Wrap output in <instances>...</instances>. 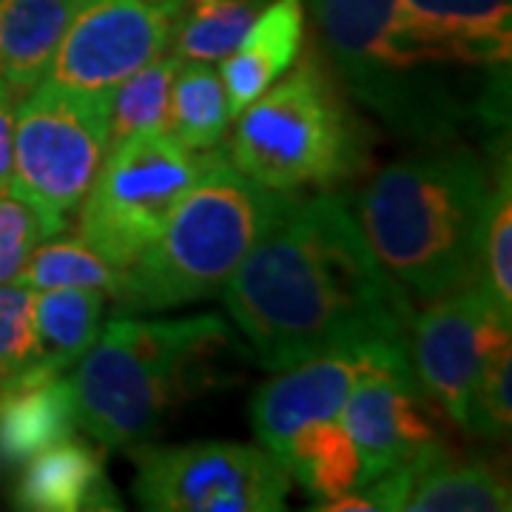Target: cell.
<instances>
[{"label": "cell", "mask_w": 512, "mask_h": 512, "mask_svg": "<svg viewBox=\"0 0 512 512\" xmlns=\"http://www.w3.org/2000/svg\"><path fill=\"white\" fill-rule=\"evenodd\" d=\"M222 296L265 370L350 345H407L416 316L342 194H288Z\"/></svg>", "instance_id": "1"}, {"label": "cell", "mask_w": 512, "mask_h": 512, "mask_svg": "<svg viewBox=\"0 0 512 512\" xmlns=\"http://www.w3.org/2000/svg\"><path fill=\"white\" fill-rule=\"evenodd\" d=\"M493 185L478 151L441 148L384 165L353 214L393 282L433 302L481 279Z\"/></svg>", "instance_id": "2"}, {"label": "cell", "mask_w": 512, "mask_h": 512, "mask_svg": "<svg viewBox=\"0 0 512 512\" xmlns=\"http://www.w3.org/2000/svg\"><path fill=\"white\" fill-rule=\"evenodd\" d=\"M239 353L220 316L111 319L74 365L77 427L109 450H128L160 433L188 399L222 382Z\"/></svg>", "instance_id": "3"}, {"label": "cell", "mask_w": 512, "mask_h": 512, "mask_svg": "<svg viewBox=\"0 0 512 512\" xmlns=\"http://www.w3.org/2000/svg\"><path fill=\"white\" fill-rule=\"evenodd\" d=\"M316 37L333 72L362 106L393 131L421 143H447L476 117L444 74L458 69L407 32L399 0H311Z\"/></svg>", "instance_id": "4"}, {"label": "cell", "mask_w": 512, "mask_h": 512, "mask_svg": "<svg viewBox=\"0 0 512 512\" xmlns=\"http://www.w3.org/2000/svg\"><path fill=\"white\" fill-rule=\"evenodd\" d=\"M285 200L288 194L259 185L217 151L157 239L126 268L114 296L120 316L171 311L220 293Z\"/></svg>", "instance_id": "5"}, {"label": "cell", "mask_w": 512, "mask_h": 512, "mask_svg": "<svg viewBox=\"0 0 512 512\" xmlns=\"http://www.w3.org/2000/svg\"><path fill=\"white\" fill-rule=\"evenodd\" d=\"M231 163L279 194L328 188L365 171V126L319 55L305 57L242 111Z\"/></svg>", "instance_id": "6"}, {"label": "cell", "mask_w": 512, "mask_h": 512, "mask_svg": "<svg viewBox=\"0 0 512 512\" xmlns=\"http://www.w3.org/2000/svg\"><path fill=\"white\" fill-rule=\"evenodd\" d=\"M109 151V94L40 83L15 106V168L9 194L57 237L80 211Z\"/></svg>", "instance_id": "7"}, {"label": "cell", "mask_w": 512, "mask_h": 512, "mask_svg": "<svg viewBox=\"0 0 512 512\" xmlns=\"http://www.w3.org/2000/svg\"><path fill=\"white\" fill-rule=\"evenodd\" d=\"M217 151H191L171 134H140L106 151L77 211V237L126 271L165 228Z\"/></svg>", "instance_id": "8"}, {"label": "cell", "mask_w": 512, "mask_h": 512, "mask_svg": "<svg viewBox=\"0 0 512 512\" xmlns=\"http://www.w3.org/2000/svg\"><path fill=\"white\" fill-rule=\"evenodd\" d=\"M134 495L157 512H274L291 495L288 467L265 447L194 441L134 456Z\"/></svg>", "instance_id": "9"}, {"label": "cell", "mask_w": 512, "mask_h": 512, "mask_svg": "<svg viewBox=\"0 0 512 512\" xmlns=\"http://www.w3.org/2000/svg\"><path fill=\"white\" fill-rule=\"evenodd\" d=\"M510 325L512 313L495 302L481 279L433 299L410 322L407 356L421 393L461 430L481 370L498 350L510 348Z\"/></svg>", "instance_id": "10"}, {"label": "cell", "mask_w": 512, "mask_h": 512, "mask_svg": "<svg viewBox=\"0 0 512 512\" xmlns=\"http://www.w3.org/2000/svg\"><path fill=\"white\" fill-rule=\"evenodd\" d=\"M183 0H83L40 83L111 94L171 46Z\"/></svg>", "instance_id": "11"}, {"label": "cell", "mask_w": 512, "mask_h": 512, "mask_svg": "<svg viewBox=\"0 0 512 512\" xmlns=\"http://www.w3.org/2000/svg\"><path fill=\"white\" fill-rule=\"evenodd\" d=\"M407 345H350L276 370L251 399L259 444L285 464L291 439L311 421L336 419L356 382L382 367H407Z\"/></svg>", "instance_id": "12"}, {"label": "cell", "mask_w": 512, "mask_h": 512, "mask_svg": "<svg viewBox=\"0 0 512 512\" xmlns=\"http://www.w3.org/2000/svg\"><path fill=\"white\" fill-rule=\"evenodd\" d=\"M336 421L365 456L370 484L402 467L436 439L413 367H382L365 373L350 390ZM365 490V487H362Z\"/></svg>", "instance_id": "13"}, {"label": "cell", "mask_w": 512, "mask_h": 512, "mask_svg": "<svg viewBox=\"0 0 512 512\" xmlns=\"http://www.w3.org/2000/svg\"><path fill=\"white\" fill-rule=\"evenodd\" d=\"M359 493L373 512H507L512 507L510 484L493 464L458 456L436 439Z\"/></svg>", "instance_id": "14"}, {"label": "cell", "mask_w": 512, "mask_h": 512, "mask_svg": "<svg viewBox=\"0 0 512 512\" xmlns=\"http://www.w3.org/2000/svg\"><path fill=\"white\" fill-rule=\"evenodd\" d=\"M407 32L436 55L467 66H510V0H399Z\"/></svg>", "instance_id": "15"}, {"label": "cell", "mask_w": 512, "mask_h": 512, "mask_svg": "<svg viewBox=\"0 0 512 512\" xmlns=\"http://www.w3.org/2000/svg\"><path fill=\"white\" fill-rule=\"evenodd\" d=\"M74 396L63 373L29 370L0 390V467H23L37 453L72 439Z\"/></svg>", "instance_id": "16"}, {"label": "cell", "mask_w": 512, "mask_h": 512, "mask_svg": "<svg viewBox=\"0 0 512 512\" xmlns=\"http://www.w3.org/2000/svg\"><path fill=\"white\" fill-rule=\"evenodd\" d=\"M302 35V0H268L242 43L222 60L220 77L231 117H239L256 97L291 72L302 52Z\"/></svg>", "instance_id": "17"}, {"label": "cell", "mask_w": 512, "mask_h": 512, "mask_svg": "<svg viewBox=\"0 0 512 512\" xmlns=\"http://www.w3.org/2000/svg\"><path fill=\"white\" fill-rule=\"evenodd\" d=\"M15 507L26 512L120 510L103 458L86 441L66 439L23 464Z\"/></svg>", "instance_id": "18"}, {"label": "cell", "mask_w": 512, "mask_h": 512, "mask_svg": "<svg viewBox=\"0 0 512 512\" xmlns=\"http://www.w3.org/2000/svg\"><path fill=\"white\" fill-rule=\"evenodd\" d=\"M83 0H0V86L18 97L46 77Z\"/></svg>", "instance_id": "19"}, {"label": "cell", "mask_w": 512, "mask_h": 512, "mask_svg": "<svg viewBox=\"0 0 512 512\" xmlns=\"http://www.w3.org/2000/svg\"><path fill=\"white\" fill-rule=\"evenodd\" d=\"M106 293L86 288L35 291V367L40 373H63L92 348L103 330Z\"/></svg>", "instance_id": "20"}, {"label": "cell", "mask_w": 512, "mask_h": 512, "mask_svg": "<svg viewBox=\"0 0 512 512\" xmlns=\"http://www.w3.org/2000/svg\"><path fill=\"white\" fill-rule=\"evenodd\" d=\"M285 467L313 501H333L370 484L365 456L336 419L311 421L296 430Z\"/></svg>", "instance_id": "21"}, {"label": "cell", "mask_w": 512, "mask_h": 512, "mask_svg": "<svg viewBox=\"0 0 512 512\" xmlns=\"http://www.w3.org/2000/svg\"><path fill=\"white\" fill-rule=\"evenodd\" d=\"M171 86V137L191 151L220 146L225 128L234 120L214 63L183 60Z\"/></svg>", "instance_id": "22"}, {"label": "cell", "mask_w": 512, "mask_h": 512, "mask_svg": "<svg viewBox=\"0 0 512 512\" xmlns=\"http://www.w3.org/2000/svg\"><path fill=\"white\" fill-rule=\"evenodd\" d=\"M183 60L157 57L109 94V148L140 134L171 131V86Z\"/></svg>", "instance_id": "23"}, {"label": "cell", "mask_w": 512, "mask_h": 512, "mask_svg": "<svg viewBox=\"0 0 512 512\" xmlns=\"http://www.w3.org/2000/svg\"><path fill=\"white\" fill-rule=\"evenodd\" d=\"M126 271L114 268L109 259L94 251L89 242L74 239H43L23 262L15 282L29 291H55V288H86V291L117 296Z\"/></svg>", "instance_id": "24"}, {"label": "cell", "mask_w": 512, "mask_h": 512, "mask_svg": "<svg viewBox=\"0 0 512 512\" xmlns=\"http://www.w3.org/2000/svg\"><path fill=\"white\" fill-rule=\"evenodd\" d=\"M268 0H197L177 29V57L222 63L242 43Z\"/></svg>", "instance_id": "25"}, {"label": "cell", "mask_w": 512, "mask_h": 512, "mask_svg": "<svg viewBox=\"0 0 512 512\" xmlns=\"http://www.w3.org/2000/svg\"><path fill=\"white\" fill-rule=\"evenodd\" d=\"M481 282L490 288L493 299L512 313V180L510 157L498 171L490 197V214L481 245Z\"/></svg>", "instance_id": "26"}, {"label": "cell", "mask_w": 512, "mask_h": 512, "mask_svg": "<svg viewBox=\"0 0 512 512\" xmlns=\"http://www.w3.org/2000/svg\"><path fill=\"white\" fill-rule=\"evenodd\" d=\"M35 291L20 282L0 285V390L35 367V322H32Z\"/></svg>", "instance_id": "27"}, {"label": "cell", "mask_w": 512, "mask_h": 512, "mask_svg": "<svg viewBox=\"0 0 512 512\" xmlns=\"http://www.w3.org/2000/svg\"><path fill=\"white\" fill-rule=\"evenodd\" d=\"M512 345L498 350L484 365L478 376L470 407H467V427L464 433H473L481 439H504L510 436L512 424Z\"/></svg>", "instance_id": "28"}, {"label": "cell", "mask_w": 512, "mask_h": 512, "mask_svg": "<svg viewBox=\"0 0 512 512\" xmlns=\"http://www.w3.org/2000/svg\"><path fill=\"white\" fill-rule=\"evenodd\" d=\"M43 239L35 211L12 194H0V285L18 279L23 262Z\"/></svg>", "instance_id": "29"}, {"label": "cell", "mask_w": 512, "mask_h": 512, "mask_svg": "<svg viewBox=\"0 0 512 512\" xmlns=\"http://www.w3.org/2000/svg\"><path fill=\"white\" fill-rule=\"evenodd\" d=\"M15 168V97L0 94V194H9Z\"/></svg>", "instance_id": "30"}, {"label": "cell", "mask_w": 512, "mask_h": 512, "mask_svg": "<svg viewBox=\"0 0 512 512\" xmlns=\"http://www.w3.org/2000/svg\"><path fill=\"white\" fill-rule=\"evenodd\" d=\"M0 94H6V92H3V86H0Z\"/></svg>", "instance_id": "31"}]
</instances>
